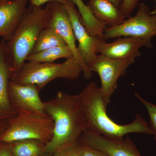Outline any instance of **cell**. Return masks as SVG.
<instances>
[{"mask_svg": "<svg viewBox=\"0 0 156 156\" xmlns=\"http://www.w3.org/2000/svg\"><path fill=\"white\" fill-rule=\"evenodd\" d=\"M8 126H9L8 120L0 122V136L6 130V128L8 127Z\"/></svg>", "mask_w": 156, "mask_h": 156, "instance_id": "26", "label": "cell"}, {"mask_svg": "<svg viewBox=\"0 0 156 156\" xmlns=\"http://www.w3.org/2000/svg\"><path fill=\"white\" fill-rule=\"evenodd\" d=\"M82 73V68L74 56L60 63L26 61L13 82L34 84L40 91L53 80L63 78L74 80Z\"/></svg>", "mask_w": 156, "mask_h": 156, "instance_id": "4", "label": "cell"}, {"mask_svg": "<svg viewBox=\"0 0 156 156\" xmlns=\"http://www.w3.org/2000/svg\"><path fill=\"white\" fill-rule=\"evenodd\" d=\"M87 6L95 18L108 27L119 25L125 20L120 9L108 0H89Z\"/></svg>", "mask_w": 156, "mask_h": 156, "instance_id": "15", "label": "cell"}, {"mask_svg": "<svg viewBox=\"0 0 156 156\" xmlns=\"http://www.w3.org/2000/svg\"><path fill=\"white\" fill-rule=\"evenodd\" d=\"M10 78L11 70L7 60L5 41L2 39L0 43V122L9 120L17 114L11 105L9 98Z\"/></svg>", "mask_w": 156, "mask_h": 156, "instance_id": "14", "label": "cell"}, {"mask_svg": "<svg viewBox=\"0 0 156 156\" xmlns=\"http://www.w3.org/2000/svg\"><path fill=\"white\" fill-rule=\"evenodd\" d=\"M44 104L45 112L54 123L53 136L46 145V152L52 154L61 148L77 143L88 129L89 121L78 95L58 91Z\"/></svg>", "mask_w": 156, "mask_h": 156, "instance_id": "1", "label": "cell"}, {"mask_svg": "<svg viewBox=\"0 0 156 156\" xmlns=\"http://www.w3.org/2000/svg\"><path fill=\"white\" fill-rule=\"evenodd\" d=\"M52 2H58L62 4H64L66 2V0H30V2L34 5L41 6L45 3Z\"/></svg>", "mask_w": 156, "mask_h": 156, "instance_id": "25", "label": "cell"}, {"mask_svg": "<svg viewBox=\"0 0 156 156\" xmlns=\"http://www.w3.org/2000/svg\"><path fill=\"white\" fill-rule=\"evenodd\" d=\"M155 1L156 3V0H155ZM151 13L152 14H156V5L155 6V9H154V11H151Z\"/></svg>", "mask_w": 156, "mask_h": 156, "instance_id": "28", "label": "cell"}, {"mask_svg": "<svg viewBox=\"0 0 156 156\" xmlns=\"http://www.w3.org/2000/svg\"><path fill=\"white\" fill-rule=\"evenodd\" d=\"M134 16L126 18L119 25L107 27L101 39L104 41L122 37H131L151 41L156 36V14H152L148 6L144 3L138 5Z\"/></svg>", "mask_w": 156, "mask_h": 156, "instance_id": "6", "label": "cell"}, {"mask_svg": "<svg viewBox=\"0 0 156 156\" xmlns=\"http://www.w3.org/2000/svg\"><path fill=\"white\" fill-rule=\"evenodd\" d=\"M77 143L59 149L53 152L52 156H79Z\"/></svg>", "mask_w": 156, "mask_h": 156, "instance_id": "23", "label": "cell"}, {"mask_svg": "<svg viewBox=\"0 0 156 156\" xmlns=\"http://www.w3.org/2000/svg\"><path fill=\"white\" fill-rule=\"evenodd\" d=\"M29 0H0V37L11 38L27 8Z\"/></svg>", "mask_w": 156, "mask_h": 156, "instance_id": "13", "label": "cell"}, {"mask_svg": "<svg viewBox=\"0 0 156 156\" xmlns=\"http://www.w3.org/2000/svg\"><path fill=\"white\" fill-rule=\"evenodd\" d=\"M48 5L44 8L30 4L11 38L5 43L6 53L11 59V81L15 80L31 53L40 33L48 26Z\"/></svg>", "mask_w": 156, "mask_h": 156, "instance_id": "3", "label": "cell"}, {"mask_svg": "<svg viewBox=\"0 0 156 156\" xmlns=\"http://www.w3.org/2000/svg\"><path fill=\"white\" fill-rule=\"evenodd\" d=\"M134 95L138 100L144 105L147 111L149 117L150 127L153 132L154 138L156 143V105L145 100L137 92H135Z\"/></svg>", "mask_w": 156, "mask_h": 156, "instance_id": "20", "label": "cell"}, {"mask_svg": "<svg viewBox=\"0 0 156 156\" xmlns=\"http://www.w3.org/2000/svg\"><path fill=\"white\" fill-rule=\"evenodd\" d=\"M78 141L102 151L109 156H142L128 136L122 140H114L86 130Z\"/></svg>", "mask_w": 156, "mask_h": 156, "instance_id": "12", "label": "cell"}, {"mask_svg": "<svg viewBox=\"0 0 156 156\" xmlns=\"http://www.w3.org/2000/svg\"><path fill=\"white\" fill-rule=\"evenodd\" d=\"M8 121V127L0 136V143L10 144L34 139L47 144L53 136L54 123L48 115L20 113Z\"/></svg>", "mask_w": 156, "mask_h": 156, "instance_id": "5", "label": "cell"}, {"mask_svg": "<svg viewBox=\"0 0 156 156\" xmlns=\"http://www.w3.org/2000/svg\"><path fill=\"white\" fill-rule=\"evenodd\" d=\"M114 41L107 43L101 39L96 53L114 59H135L141 55L140 49L142 47L153 48L151 42L144 39L131 37H119Z\"/></svg>", "mask_w": 156, "mask_h": 156, "instance_id": "11", "label": "cell"}, {"mask_svg": "<svg viewBox=\"0 0 156 156\" xmlns=\"http://www.w3.org/2000/svg\"><path fill=\"white\" fill-rule=\"evenodd\" d=\"M40 156H52V154H51L47 153H46Z\"/></svg>", "mask_w": 156, "mask_h": 156, "instance_id": "29", "label": "cell"}, {"mask_svg": "<svg viewBox=\"0 0 156 156\" xmlns=\"http://www.w3.org/2000/svg\"><path fill=\"white\" fill-rule=\"evenodd\" d=\"M49 8L48 26L53 27L61 36L72 52L73 56L77 60L82 73L87 80L91 78L92 72L89 69L78 52L76 39L69 15L63 4L56 2L47 4Z\"/></svg>", "mask_w": 156, "mask_h": 156, "instance_id": "8", "label": "cell"}, {"mask_svg": "<svg viewBox=\"0 0 156 156\" xmlns=\"http://www.w3.org/2000/svg\"><path fill=\"white\" fill-rule=\"evenodd\" d=\"M10 144L13 156H40L47 153L46 144L37 140H24Z\"/></svg>", "mask_w": 156, "mask_h": 156, "instance_id": "18", "label": "cell"}, {"mask_svg": "<svg viewBox=\"0 0 156 156\" xmlns=\"http://www.w3.org/2000/svg\"><path fill=\"white\" fill-rule=\"evenodd\" d=\"M135 60L132 58L114 59L100 54L89 66V69L97 73L100 77L101 86L99 89L106 108L118 88L119 78L126 74L127 69Z\"/></svg>", "mask_w": 156, "mask_h": 156, "instance_id": "7", "label": "cell"}, {"mask_svg": "<svg viewBox=\"0 0 156 156\" xmlns=\"http://www.w3.org/2000/svg\"><path fill=\"white\" fill-rule=\"evenodd\" d=\"M63 45L66 44L61 36L53 27L47 26L40 33L31 53Z\"/></svg>", "mask_w": 156, "mask_h": 156, "instance_id": "19", "label": "cell"}, {"mask_svg": "<svg viewBox=\"0 0 156 156\" xmlns=\"http://www.w3.org/2000/svg\"><path fill=\"white\" fill-rule=\"evenodd\" d=\"M77 8L80 15L82 23L90 35L101 38L105 30L107 28L105 23L96 19L87 5L83 0H72Z\"/></svg>", "mask_w": 156, "mask_h": 156, "instance_id": "16", "label": "cell"}, {"mask_svg": "<svg viewBox=\"0 0 156 156\" xmlns=\"http://www.w3.org/2000/svg\"><path fill=\"white\" fill-rule=\"evenodd\" d=\"M71 50L67 45H61L37 52L31 53L26 61H34L41 63H51L62 58H67L73 57Z\"/></svg>", "mask_w": 156, "mask_h": 156, "instance_id": "17", "label": "cell"}, {"mask_svg": "<svg viewBox=\"0 0 156 156\" xmlns=\"http://www.w3.org/2000/svg\"><path fill=\"white\" fill-rule=\"evenodd\" d=\"M139 0H124L120 11L124 19L131 16L134 9L139 4Z\"/></svg>", "mask_w": 156, "mask_h": 156, "instance_id": "22", "label": "cell"}, {"mask_svg": "<svg viewBox=\"0 0 156 156\" xmlns=\"http://www.w3.org/2000/svg\"><path fill=\"white\" fill-rule=\"evenodd\" d=\"M108 1L112 3L117 8L120 9L124 0H108Z\"/></svg>", "mask_w": 156, "mask_h": 156, "instance_id": "27", "label": "cell"}, {"mask_svg": "<svg viewBox=\"0 0 156 156\" xmlns=\"http://www.w3.org/2000/svg\"><path fill=\"white\" fill-rule=\"evenodd\" d=\"M86 110L89 121L87 130L114 140H122L125 135L140 133L153 135L148 123L137 114L127 125L116 124L108 116L100 89L95 82H90L78 95Z\"/></svg>", "mask_w": 156, "mask_h": 156, "instance_id": "2", "label": "cell"}, {"mask_svg": "<svg viewBox=\"0 0 156 156\" xmlns=\"http://www.w3.org/2000/svg\"><path fill=\"white\" fill-rule=\"evenodd\" d=\"M77 150L79 156H109L102 151L80 141H78Z\"/></svg>", "mask_w": 156, "mask_h": 156, "instance_id": "21", "label": "cell"}, {"mask_svg": "<svg viewBox=\"0 0 156 156\" xmlns=\"http://www.w3.org/2000/svg\"><path fill=\"white\" fill-rule=\"evenodd\" d=\"M39 91L34 84H20L13 81L9 82V98L15 112L17 114L29 113L48 115L45 111L44 102L40 98Z\"/></svg>", "mask_w": 156, "mask_h": 156, "instance_id": "9", "label": "cell"}, {"mask_svg": "<svg viewBox=\"0 0 156 156\" xmlns=\"http://www.w3.org/2000/svg\"><path fill=\"white\" fill-rule=\"evenodd\" d=\"M63 5L69 15L75 37L79 43L78 52L89 68L97 56L96 50L101 39L88 33L82 23L80 15L72 0H66Z\"/></svg>", "mask_w": 156, "mask_h": 156, "instance_id": "10", "label": "cell"}, {"mask_svg": "<svg viewBox=\"0 0 156 156\" xmlns=\"http://www.w3.org/2000/svg\"><path fill=\"white\" fill-rule=\"evenodd\" d=\"M0 156H13L11 144L1 143Z\"/></svg>", "mask_w": 156, "mask_h": 156, "instance_id": "24", "label": "cell"}]
</instances>
